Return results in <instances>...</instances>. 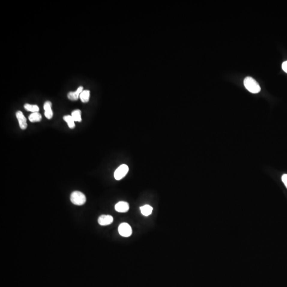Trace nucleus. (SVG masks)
<instances>
[{
  "label": "nucleus",
  "mask_w": 287,
  "mask_h": 287,
  "mask_svg": "<svg viewBox=\"0 0 287 287\" xmlns=\"http://www.w3.org/2000/svg\"><path fill=\"white\" fill-rule=\"evenodd\" d=\"M70 200L76 205H82L86 201V197L82 192L75 191L71 194Z\"/></svg>",
  "instance_id": "obj_2"
},
{
  "label": "nucleus",
  "mask_w": 287,
  "mask_h": 287,
  "mask_svg": "<svg viewBox=\"0 0 287 287\" xmlns=\"http://www.w3.org/2000/svg\"><path fill=\"white\" fill-rule=\"evenodd\" d=\"M16 117L18 122H19V126L20 128L22 130H25L27 128V119L26 117L23 115V113L18 111L16 112Z\"/></svg>",
  "instance_id": "obj_6"
},
{
  "label": "nucleus",
  "mask_w": 287,
  "mask_h": 287,
  "mask_svg": "<svg viewBox=\"0 0 287 287\" xmlns=\"http://www.w3.org/2000/svg\"><path fill=\"white\" fill-rule=\"evenodd\" d=\"M282 68L285 73H287V61H285L282 64Z\"/></svg>",
  "instance_id": "obj_17"
},
{
  "label": "nucleus",
  "mask_w": 287,
  "mask_h": 287,
  "mask_svg": "<svg viewBox=\"0 0 287 287\" xmlns=\"http://www.w3.org/2000/svg\"><path fill=\"white\" fill-rule=\"evenodd\" d=\"M63 120L68 124L69 128L73 129L75 127V121L73 117L70 115H67L63 117Z\"/></svg>",
  "instance_id": "obj_12"
},
{
  "label": "nucleus",
  "mask_w": 287,
  "mask_h": 287,
  "mask_svg": "<svg viewBox=\"0 0 287 287\" xmlns=\"http://www.w3.org/2000/svg\"><path fill=\"white\" fill-rule=\"evenodd\" d=\"M83 87L79 86L75 91H70L67 95L68 98L71 100H77L79 97L80 95L83 91Z\"/></svg>",
  "instance_id": "obj_9"
},
{
  "label": "nucleus",
  "mask_w": 287,
  "mask_h": 287,
  "mask_svg": "<svg viewBox=\"0 0 287 287\" xmlns=\"http://www.w3.org/2000/svg\"><path fill=\"white\" fill-rule=\"evenodd\" d=\"M244 84L246 88L250 93L254 94L259 93L261 91V87L259 83L252 77H247L245 78Z\"/></svg>",
  "instance_id": "obj_1"
},
{
  "label": "nucleus",
  "mask_w": 287,
  "mask_h": 287,
  "mask_svg": "<svg viewBox=\"0 0 287 287\" xmlns=\"http://www.w3.org/2000/svg\"><path fill=\"white\" fill-rule=\"evenodd\" d=\"M281 179H282V181L283 182V184H285V186L287 188V174L283 175Z\"/></svg>",
  "instance_id": "obj_16"
},
{
  "label": "nucleus",
  "mask_w": 287,
  "mask_h": 287,
  "mask_svg": "<svg viewBox=\"0 0 287 287\" xmlns=\"http://www.w3.org/2000/svg\"><path fill=\"white\" fill-rule=\"evenodd\" d=\"M42 119V115H40L39 112L32 113L29 116V120L31 122L40 121Z\"/></svg>",
  "instance_id": "obj_11"
},
{
  "label": "nucleus",
  "mask_w": 287,
  "mask_h": 287,
  "mask_svg": "<svg viewBox=\"0 0 287 287\" xmlns=\"http://www.w3.org/2000/svg\"><path fill=\"white\" fill-rule=\"evenodd\" d=\"M79 97L82 102L87 103L89 100L90 91L88 90H84L80 94Z\"/></svg>",
  "instance_id": "obj_13"
},
{
  "label": "nucleus",
  "mask_w": 287,
  "mask_h": 287,
  "mask_svg": "<svg viewBox=\"0 0 287 287\" xmlns=\"http://www.w3.org/2000/svg\"><path fill=\"white\" fill-rule=\"evenodd\" d=\"M24 108L25 110L30 111L32 113L34 112H38L39 111V107L37 105H31L29 104H25L24 105Z\"/></svg>",
  "instance_id": "obj_15"
},
{
  "label": "nucleus",
  "mask_w": 287,
  "mask_h": 287,
  "mask_svg": "<svg viewBox=\"0 0 287 287\" xmlns=\"http://www.w3.org/2000/svg\"><path fill=\"white\" fill-rule=\"evenodd\" d=\"M44 109L45 110L44 115L47 119H52L53 116V113L52 110V103L50 101L47 100L45 102Z\"/></svg>",
  "instance_id": "obj_8"
},
{
  "label": "nucleus",
  "mask_w": 287,
  "mask_h": 287,
  "mask_svg": "<svg viewBox=\"0 0 287 287\" xmlns=\"http://www.w3.org/2000/svg\"><path fill=\"white\" fill-rule=\"evenodd\" d=\"M118 231L121 236L124 237H130L133 232L131 227L127 223H122L120 224L118 228Z\"/></svg>",
  "instance_id": "obj_4"
},
{
  "label": "nucleus",
  "mask_w": 287,
  "mask_h": 287,
  "mask_svg": "<svg viewBox=\"0 0 287 287\" xmlns=\"http://www.w3.org/2000/svg\"><path fill=\"white\" fill-rule=\"evenodd\" d=\"M140 211L143 215L148 217L152 214L153 208L149 205H145L140 208Z\"/></svg>",
  "instance_id": "obj_10"
},
{
  "label": "nucleus",
  "mask_w": 287,
  "mask_h": 287,
  "mask_svg": "<svg viewBox=\"0 0 287 287\" xmlns=\"http://www.w3.org/2000/svg\"><path fill=\"white\" fill-rule=\"evenodd\" d=\"M128 171V166L126 164H122L115 171L114 173L115 179L117 180H121L127 175Z\"/></svg>",
  "instance_id": "obj_3"
},
{
  "label": "nucleus",
  "mask_w": 287,
  "mask_h": 287,
  "mask_svg": "<svg viewBox=\"0 0 287 287\" xmlns=\"http://www.w3.org/2000/svg\"><path fill=\"white\" fill-rule=\"evenodd\" d=\"M129 209V205L126 202H119L115 205V210L118 212L125 213L128 212Z\"/></svg>",
  "instance_id": "obj_7"
},
{
  "label": "nucleus",
  "mask_w": 287,
  "mask_h": 287,
  "mask_svg": "<svg viewBox=\"0 0 287 287\" xmlns=\"http://www.w3.org/2000/svg\"><path fill=\"white\" fill-rule=\"evenodd\" d=\"M113 222V217L110 215H100L98 219V223L102 226L110 225Z\"/></svg>",
  "instance_id": "obj_5"
},
{
  "label": "nucleus",
  "mask_w": 287,
  "mask_h": 287,
  "mask_svg": "<svg viewBox=\"0 0 287 287\" xmlns=\"http://www.w3.org/2000/svg\"><path fill=\"white\" fill-rule=\"evenodd\" d=\"M71 116L73 117V119H74L75 121H82V112L80 110L78 109L74 110L71 113Z\"/></svg>",
  "instance_id": "obj_14"
}]
</instances>
